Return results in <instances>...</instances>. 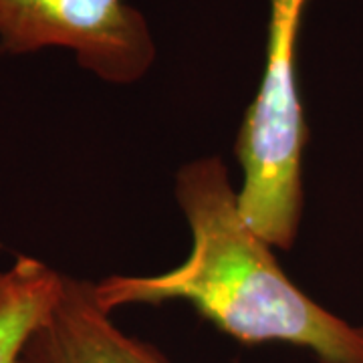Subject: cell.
Segmentation results:
<instances>
[{
    "mask_svg": "<svg viewBox=\"0 0 363 363\" xmlns=\"http://www.w3.org/2000/svg\"><path fill=\"white\" fill-rule=\"evenodd\" d=\"M174 192L192 234L190 255L160 274L105 277L95 283L104 309L186 301L242 345L286 343L317 363H363V325L327 311L286 277L271 245L245 220L220 157L186 162Z\"/></svg>",
    "mask_w": 363,
    "mask_h": 363,
    "instance_id": "6da1fadb",
    "label": "cell"
},
{
    "mask_svg": "<svg viewBox=\"0 0 363 363\" xmlns=\"http://www.w3.org/2000/svg\"><path fill=\"white\" fill-rule=\"evenodd\" d=\"M311 0H269L264 69L234 143L242 169L238 208L272 248L289 250L303 216V156L309 142L298 97L297 47Z\"/></svg>",
    "mask_w": 363,
    "mask_h": 363,
    "instance_id": "7a4b0ae2",
    "label": "cell"
},
{
    "mask_svg": "<svg viewBox=\"0 0 363 363\" xmlns=\"http://www.w3.org/2000/svg\"><path fill=\"white\" fill-rule=\"evenodd\" d=\"M47 49H65L113 85L145 77L157 55L145 14L125 0H0V52Z\"/></svg>",
    "mask_w": 363,
    "mask_h": 363,
    "instance_id": "3957f363",
    "label": "cell"
},
{
    "mask_svg": "<svg viewBox=\"0 0 363 363\" xmlns=\"http://www.w3.org/2000/svg\"><path fill=\"white\" fill-rule=\"evenodd\" d=\"M95 283L63 274L61 293L26 341L18 363H169L152 343L119 329Z\"/></svg>",
    "mask_w": 363,
    "mask_h": 363,
    "instance_id": "277c9868",
    "label": "cell"
},
{
    "mask_svg": "<svg viewBox=\"0 0 363 363\" xmlns=\"http://www.w3.org/2000/svg\"><path fill=\"white\" fill-rule=\"evenodd\" d=\"M63 272L18 257L0 271V363H18L26 341L61 293Z\"/></svg>",
    "mask_w": 363,
    "mask_h": 363,
    "instance_id": "5b68a950",
    "label": "cell"
}]
</instances>
